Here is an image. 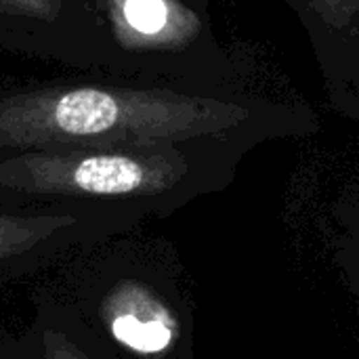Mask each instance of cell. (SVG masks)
<instances>
[{
	"label": "cell",
	"mask_w": 359,
	"mask_h": 359,
	"mask_svg": "<svg viewBox=\"0 0 359 359\" xmlns=\"http://www.w3.org/2000/svg\"><path fill=\"white\" fill-rule=\"evenodd\" d=\"M111 330L118 341L141 353H158L172 341V324L166 311L147 320L139 318L137 313H122L114 318Z\"/></svg>",
	"instance_id": "cell-1"
},
{
	"label": "cell",
	"mask_w": 359,
	"mask_h": 359,
	"mask_svg": "<svg viewBox=\"0 0 359 359\" xmlns=\"http://www.w3.org/2000/svg\"><path fill=\"white\" fill-rule=\"evenodd\" d=\"M341 263H343V269L347 273V280L351 284V290L359 305V238H353V246L349 248V252L343 257Z\"/></svg>",
	"instance_id": "cell-2"
},
{
	"label": "cell",
	"mask_w": 359,
	"mask_h": 359,
	"mask_svg": "<svg viewBox=\"0 0 359 359\" xmlns=\"http://www.w3.org/2000/svg\"><path fill=\"white\" fill-rule=\"evenodd\" d=\"M50 351H53V359H84L80 358V353L67 341L63 345H53Z\"/></svg>",
	"instance_id": "cell-3"
}]
</instances>
